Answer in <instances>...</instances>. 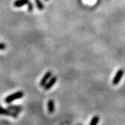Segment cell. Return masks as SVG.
<instances>
[{"label":"cell","instance_id":"obj_3","mask_svg":"<svg viewBox=\"0 0 125 125\" xmlns=\"http://www.w3.org/2000/svg\"><path fill=\"white\" fill-rule=\"evenodd\" d=\"M124 73H125V71H124L123 68H121V69H119L117 71L116 73H115V76H114V77L113 80H112V84H113V85L116 86V85H117L119 83L122 77H123Z\"/></svg>","mask_w":125,"mask_h":125},{"label":"cell","instance_id":"obj_1","mask_svg":"<svg viewBox=\"0 0 125 125\" xmlns=\"http://www.w3.org/2000/svg\"><path fill=\"white\" fill-rule=\"evenodd\" d=\"M24 96V93L22 91H17L16 93H14L10 94V95H8V96L5 98V102L6 104H10L13 102V101L17 100H19V99H21Z\"/></svg>","mask_w":125,"mask_h":125},{"label":"cell","instance_id":"obj_4","mask_svg":"<svg viewBox=\"0 0 125 125\" xmlns=\"http://www.w3.org/2000/svg\"><path fill=\"white\" fill-rule=\"evenodd\" d=\"M57 81H58V77L56 76H52V77L48 81V82L43 87L44 90L48 91L51 89L53 86H54V84L57 82Z\"/></svg>","mask_w":125,"mask_h":125},{"label":"cell","instance_id":"obj_5","mask_svg":"<svg viewBox=\"0 0 125 125\" xmlns=\"http://www.w3.org/2000/svg\"><path fill=\"white\" fill-rule=\"evenodd\" d=\"M52 72H47V73H45V74L43 75V77L41 79L40 82V86H41V87H44V86L46 84L48 81L52 77Z\"/></svg>","mask_w":125,"mask_h":125},{"label":"cell","instance_id":"obj_13","mask_svg":"<svg viewBox=\"0 0 125 125\" xmlns=\"http://www.w3.org/2000/svg\"><path fill=\"white\" fill-rule=\"evenodd\" d=\"M45 1H49V0H45Z\"/></svg>","mask_w":125,"mask_h":125},{"label":"cell","instance_id":"obj_8","mask_svg":"<svg viewBox=\"0 0 125 125\" xmlns=\"http://www.w3.org/2000/svg\"><path fill=\"white\" fill-rule=\"evenodd\" d=\"M8 109H10V110L17 112V113L21 112L22 110V107L21 106L15 105H8Z\"/></svg>","mask_w":125,"mask_h":125},{"label":"cell","instance_id":"obj_9","mask_svg":"<svg viewBox=\"0 0 125 125\" xmlns=\"http://www.w3.org/2000/svg\"><path fill=\"white\" fill-rule=\"evenodd\" d=\"M35 2V4L36 5V7L39 10H43L44 9V5L43 4L42 0H34Z\"/></svg>","mask_w":125,"mask_h":125},{"label":"cell","instance_id":"obj_6","mask_svg":"<svg viewBox=\"0 0 125 125\" xmlns=\"http://www.w3.org/2000/svg\"><path fill=\"white\" fill-rule=\"evenodd\" d=\"M29 1L30 0H16L14 2L13 5L17 8H19V7H23L25 5H27Z\"/></svg>","mask_w":125,"mask_h":125},{"label":"cell","instance_id":"obj_11","mask_svg":"<svg viewBox=\"0 0 125 125\" xmlns=\"http://www.w3.org/2000/svg\"><path fill=\"white\" fill-rule=\"evenodd\" d=\"M28 10L29 12H32L33 10H34V5H33V3L31 1H29L28 3Z\"/></svg>","mask_w":125,"mask_h":125},{"label":"cell","instance_id":"obj_7","mask_svg":"<svg viewBox=\"0 0 125 125\" xmlns=\"http://www.w3.org/2000/svg\"><path fill=\"white\" fill-rule=\"evenodd\" d=\"M47 109H48V112H49L50 114H52L53 112H54V102L52 100H49L47 103Z\"/></svg>","mask_w":125,"mask_h":125},{"label":"cell","instance_id":"obj_10","mask_svg":"<svg viewBox=\"0 0 125 125\" xmlns=\"http://www.w3.org/2000/svg\"><path fill=\"white\" fill-rule=\"evenodd\" d=\"M99 121H100V117L97 115L96 116H94L92 119H91V121L89 123V125H97L99 123Z\"/></svg>","mask_w":125,"mask_h":125},{"label":"cell","instance_id":"obj_2","mask_svg":"<svg viewBox=\"0 0 125 125\" xmlns=\"http://www.w3.org/2000/svg\"><path fill=\"white\" fill-rule=\"evenodd\" d=\"M7 115V116H11V117H13V118H17L18 117V113L12 110H10V109H4L2 107L0 106V115Z\"/></svg>","mask_w":125,"mask_h":125},{"label":"cell","instance_id":"obj_12","mask_svg":"<svg viewBox=\"0 0 125 125\" xmlns=\"http://www.w3.org/2000/svg\"><path fill=\"white\" fill-rule=\"evenodd\" d=\"M6 49V45L5 43L0 42V51H3Z\"/></svg>","mask_w":125,"mask_h":125}]
</instances>
